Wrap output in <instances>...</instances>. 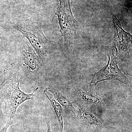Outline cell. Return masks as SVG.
Instances as JSON below:
<instances>
[{"instance_id":"8992f818","label":"cell","mask_w":132,"mask_h":132,"mask_svg":"<svg viewBox=\"0 0 132 132\" xmlns=\"http://www.w3.org/2000/svg\"><path fill=\"white\" fill-rule=\"evenodd\" d=\"M20 52L24 66L30 72L36 73L40 71L42 65L40 57L26 39L22 41Z\"/></svg>"},{"instance_id":"52a82bcc","label":"cell","mask_w":132,"mask_h":132,"mask_svg":"<svg viewBox=\"0 0 132 132\" xmlns=\"http://www.w3.org/2000/svg\"><path fill=\"white\" fill-rule=\"evenodd\" d=\"M79 108L77 113L81 119L86 123L98 127L103 123V120L98 114L90 110L82 107L78 104Z\"/></svg>"},{"instance_id":"277c9868","label":"cell","mask_w":132,"mask_h":132,"mask_svg":"<svg viewBox=\"0 0 132 132\" xmlns=\"http://www.w3.org/2000/svg\"><path fill=\"white\" fill-rule=\"evenodd\" d=\"M108 61L106 65L92 75L91 84L96 85L101 81L108 80L118 81L128 85V79L119 68L117 58L113 52L108 55Z\"/></svg>"},{"instance_id":"9c48e42d","label":"cell","mask_w":132,"mask_h":132,"mask_svg":"<svg viewBox=\"0 0 132 132\" xmlns=\"http://www.w3.org/2000/svg\"><path fill=\"white\" fill-rule=\"evenodd\" d=\"M47 89L53 95L55 99L61 105L73 113H77L78 111L75 108L72 102L58 90L52 87L47 88Z\"/></svg>"},{"instance_id":"8fae6325","label":"cell","mask_w":132,"mask_h":132,"mask_svg":"<svg viewBox=\"0 0 132 132\" xmlns=\"http://www.w3.org/2000/svg\"><path fill=\"white\" fill-rule=\"evenodd\" d=\"M13 120H9L6 125L5 126V127L0 131V132H7L9 128L13 124Z\"/></svg>"},{"instance_id":"5b68a950","label":"cell","mask_w":132,"mask_h":132,"mask_svg":"<svg viewBox=\"0 0 132 132\" xmlns=\"http://www.w3.org/2000/svg\"><path fill=\"white\" fill-rule=\"evenodd\" d=\"M114 27L113 46L116 57L125 59L129 56L132 46V36L130 33L124 30L120 20L116 16H112Z\"/></svg>"},{"instance_id":"4fadbf2b","label":"cell","mask_w":132,"mask_h":132,"mask_svg":"<svg viewBox=\"0 0 132 132\" xmlns=\"http://www.w3.org/2000/svg\"><path fill=\"white\" fill-rule=\"evenodd\" d=\"M10 2L11 3H14L16 2V0H9Z\"/></svg>"},{"instance_id":"ba28073f","label":"cell","mask_w":132,"mask_h":132,"mask_svg":"<svg viewBox=\"0 0 132 132\" xmlns=\"http://www.w3.org/2000/svg\"><path fill=\"white\" fill-rule=\"evenodd\" d=\"M44 94L50 102L56 114L60 127V132H63L64 130V111L61 105L55 99L53 95L48 90L47 88L44 90Z\"/></svg>"},{"instance_id":"7c38bea8","label":"cell","mask_w":132,"mask_h":132,"mask_svg":"<svg viewBox=\"0 0 132 132\" xmlns=\"http://www.w3.org/2000/svg\"><path fill=\"white\" fill-rule=\"evenodd\" d=\"M47 127V132H52L51 131V127H50V121L49 120L46 121Z\"/></svg>"},{"instance_id":"6da1fadb","label":"cell","mask_w":132,"mask_h":132,"mask_svg":"<svg viewBox=\"0 0 132 132\" xmlns=\"http://www.w3.org/2000/svg\"><path fill=\"white\" fill-rule=\"evenodd\" d=\"M27 94L22 91L20 87V75L18 72H7L2 82L0 84V108L2 111L3 103L5 105V112L13 120L19 106L26 101H34L35 92Z\"/></svg>"},{"instance_id":"3957f363","label":"cell","mask_w":132,"mask_h":132,"mask_svg":"<svg viewBox=\"0 0 132 132\" xmlns=\"http://www.w3.org/2000/svg\"><path fill=\"white\" fill-rule=\"evenodd\" d=\"M55 14L60 25V31L64 38V44L68 48L76 35L79 25L72 13L70 0H59Z\"/></svg>"},{"instance_id":"7a4b0ae2","label":"cell","mask_w":132,"mask_h":132,"mask_svg":"<svg viewBox=\"0 0 132 132\" xmlns=\"http://www.w3.org/2000/svg\"><path fill=\"white\" fill-rule=\"evenodd\" d=\"M9 24L27 39L39 57L42 58L47 56L53 42L45 36L40 20L32 18L9 22Z\"/></svg>"},{"instance_id":"5bb4252c","label":"cell","mask_w":132,"mask_h":132,"mask_svg":"<svg viewBox=\"0 0 132 132\" xmlns=\"http://www.w3.org/2000/svg\"><path fill=\"white\" fill-rule=\"evenodd\" d=\"M0 56H1V55H0Z\"/></svg>"},{"instance_id":"30bf717a","label":"cell","mask_w":132,"mask_h":132,"mask_svg":"<svg viewBox=\"0 0 132 132\" xmlns=\"http://www.w3.org/2000/svg\"><path fill=\"white\" fill-rule=\"evenodd\" d=\"M80 96L83 101L90 104L100 105L103 103L101 98L85 90L80 91Z\"/></svg>"}]
</instances>
